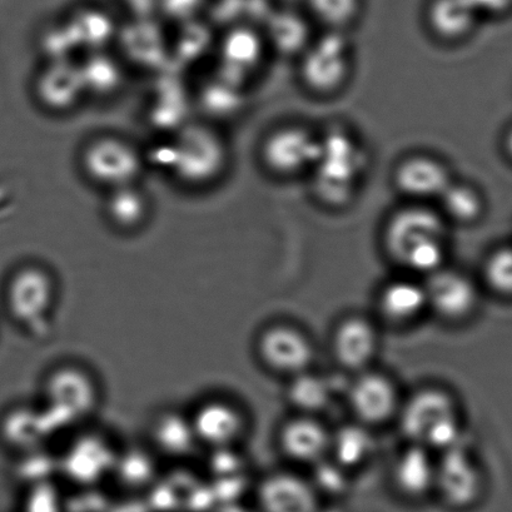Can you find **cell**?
Instances as JSON below:
<instances>
[{"mask_svg": "<svg viewBox=\"0 0 512 512\" xmlns=\"http://www.w3.org/2000/svg\"><path fill=\"white\" fill-rule=\"evenodd\" d=\"M375 452L372 429L355 420L331 432L330 459L352 472L364 467Z\"/></svg>", "mask_w": 512, "mask_h": 512, "instance_id": "obj_27", "label": "cell"}, {"mask_svg": "<svg viewBox=\"0 0 512 512\" xmlns=\"http://www.w3.org/2000/svg\"><path fill=\"white\" fill-rule=\"evenodd\" d=\"M206 4L207 0H159L158 11L172 21L188 23L196 21Z\"/></svg>", "mask_w": 512, "mask_h": 512, "instance_id": "obj_35", "label": "cell"}, {"mask_svg": "<svg viewBox=\"0 0 512 512\" xmlns=\"http://www.w3.org/2000/svg\"><path fill=\"white\" fill-rule=\"evenodd\" d=\"M481 21L471 0H429L426 3V26L432 36L442 43L467 41Z\"/></svg>", "mask_w": 512, "mask_h": 512, "instance_id": "obj_22", "label": "cell"}, {"mask_svg": "<svg viewBox=\"0 0 512 512\" xmlns=\"http://www.w3.org/2000/svg\"><path fill=\"white\" fill-rule=\"evenodd\" d=\"M36 91L43 106L53 112H67L77 106L86 89L79 67L68 61H53L39 73Z\"/></svg>", "mask_w": 512, "mask_h": 512, "instance_id": "obj_23", "label": "cell"}, {"mask_svg": "<svg viewBox=\"0 0 512 512\" xmlns=\"http://www.w3.org/2000/svg\"><path fill=\"white\" fill-rule=\"evenodd\" d=\"M502 151L505 156L512 162V124L506 129L504 136H502Z\"/></svg>", "mask_w": 512, "mask_h": 512, "instance_id": "obj_38", "label": "cell"}, {"mask_svg": "<svg viewBox=\"0 0 512 512\" xmlns=\"http://www.w3.org/2000/svg\"><path fill=\"white\" fill-rule=\"evenodd\" d=\"M454 178L444 159L426 152L407 154L392 171V185L406 202L427 205L439 201Z\"/></svg>", "mask_w": 512, "mask_h": 512, "instance_id": "obj_15", "label": "cell"}, {"mask_svg": "<svg viewBox=\"0 0 512 512\" xmlns=\"http://www.w3.org/2000/svg\"><path fill=\"white\" fill-rule=\"evenodd\" d=\"M331 429L321 417L293 414L277 431V446L291 464L313 467L330 455Z\"/></svg>", "mask_w": 512, "mask_h": 512, "instance_id": "obj_17", "label": "cell"}, {"mask_svg": "<svg viewBox=\"0 0 512 512\" xmlns=\"http://www.w3.org/2000/svg\"><path fill=\"white\" fill-rule=\"evenodd\" d=\"M81 164L89 180L109 191L134 185L142 171L141 152L126 139L113 136L89 142L83 149Z\"/></svg>", "mask_w": 512, "mask_h": 512, "instance_id": "obj_13", "label": "cell"}, {"mask_svg": "<svg viewBox=\"0 0 512 512\" xmlns=\"http://www.w3.org/2000/svg\"><path fill=\"white\" fill-rule=\"evenodd\" d=\"M134 18L151 17L158 11L159 0H119Z\"/></svg>", "mask_w": 512, "mask_h": 512, "instance_id": "obj_37", "label": "cell"}, {"mask_svg": "<svg viewBox=\"0 0 512 512\" xmlns=\"http://www.w3.org/2000/svg\"><path fill=\"white\" fill-rule=\"evenodd\" d=\"M67 24L76 43L91 46L94 42V47L107 41L114 29L112 18L98 8L79 9Z\"/></svg>", "mask_w": 512, "mask_h": 512, "instance_id": "obj_33", "label": "cell"}, {"mask_svg": "<svg viewBox=\"0 0 512 512\" xmlns=\"http://www.w3.org/2000/svg\"><path fill=\"white\" fill-rule=\"evenodd\" d=\"M479 280L482 290L492 295L512 298V245H501L491 250L481 263Z\"/></svg>", "mask_w": 512, "mask_h": 512, "instance_id": "obj_31", "label": "cell"}, {"mask_svg": "<svg viewBox=\"0 0 512 512\" xmlns=\"http://www.w3.org/2000/svg\"><path fill=\"white\" fill-rule=\"evenodd\" d=\"M464 422L459 397L445 386L427 384L404 396L395 424L405 442L439 454L465 440Z\"/></svg>", "mask_w": 512, "mask_h": 512, "instance_id": "obj_2", "label": "cell"}, {"mask_svg": "<svg viewBox=\"0 0 512 512\" xmlns=\"http://www.w3.org/2000/svg\"><path fill=\"white\" fill-rule=\"evenodd\" d=\"M486 487L485 472L465 440L437 454L434 497L445 509L474 510L484 499Z\"/></svg>", "mask_w": 512, "mask_h": 512, "instance_id": "obj_5", "label": "cell"}, {"mask_svg": "<svg viewBox=\"0 0 512 512\" xmlns=\"http://www.w3.org/2000/svg\"><path fill=\"white\" fill-rule=\"evenodd\" d=\"M477 13L484 18H500L512 12V0H471Z\"/></svg>", "mask_w": 512, "mask_h": 512, "instance_id": "obj_36", "label": "cell"}, {"mask_svg": "<svg viewBox=\"0 0 512 512\" xmlns=\"http://www.w3.org/2000/svg\"><path fill=\"white\" fill-rule=\"evenodd\" d=\"M190 417L198 442L213 449H231L248 431L246 412L220 397L203 401Z\"/></svg>", "mask_w": 512, "mask_h": 512, "instance_id": "obj_18", "label": "cell"}, {"mask_svg": "<svg viewBox=\"0 0 512 512\" xmlns=\"http://www.w3.org/2000/svg\"><path fill=\"white\" fill-rule=\"evenodd\" d=\"M53 424L43 409L19 406L8 411L0 422V437L12 449L28 450L47 439Z\"/></svg>", "mask_w": 512, "mask_h": 512, "instance_id": "obj_25", "label": "cell"}, {"mask_svg": "<svg viewBox=\"0 0 512 512\" xmlns=\"http://www.w3.org/2000/svg\"><path fill=\"white\" fill-rule=\"evenodd\" d=\"M442 217L452 226L471 227L482 221L487 211L484 192L470 181L452 180L435 203Z\"/></svg>", "mask_w": 512, "mask_h": 512, "instance_id": "obj_24", "label": "cell"}, {"mask_svg": "<svg viewBox=\"0 0 512 512\" xmlns=\"http://www.w3.org/2000/svg\"><path fill=\"white\" fill-rule=\"evenodd\" d=\"M98 52V51H97ZM84 89L96 94H109L121 84L122 71L117 59L94 52L92 58L79 66Z\"/></svg>", "mask_w": 512, "mask_h": 512, "instance_id": "obj_32", "label": "cell"}, {"mask_svg": "<svg viewBox=\"0 0 512 512\" xmlns=\"http://www.w3.org/2000/svg\"><path fill=\"white\" fill-rule=\"evenodd\" d=\"M425 283L429 315L449 326H462L480 311L484 290L477 278L447 263L422 278Z\"/></svg>", "mask_w": 512, "mask_h": 512, "instance_id": "obj_8", "label": "cell"}, {"mask_svg": "<svg viewBox=\"0 0 512 512\" xmlns=\"http://www.w3.org/2000/svg\"><path fill=\"white\" fill-rule=\"evenodd\" d=\"M321 133L300 123L272 129L263 139L260 157L263 166L278 178L310 175L320 156Z\"/></svg>", "mask_w": 512, "mask_h": 512, "instance_id": "obj_11", "label": "cell"}, {"mask_svg": "<svg viewBox=\"0 0 512 512\" xmlns=\"http://www.w3.org/2000/svg\"><path fill=\"white\" fill-rule=\"evenodd\" d=\"M429 315L424 280L406 275L381 283L375 295V318L382 326L409 328Z\"/></svg>", "mask_w": 512, "mask_h": 512, "instance_id": "obj_16", "label": "cell"}, {"mask_svg": "<svg viewBox=\"0 0 512 512\" xmlns=\"http://www.w3.org/2000/svg\"><path fill=\"white\" fill-rule=\"evenodd\" d=\"M273 9L272 0H217V12L230 27H261Z\"/></svg>", "mask_w": 512, "mask_h": 512, "instance_id": "obj_34", "label": "cell"}, {"mask_svg": "<svg viewBox=\"0 0 512 512\" xmlns=\"http://www.w3.org/2000/svg\"><path fill=\"white\" fill-rule=\"evenodd\" d=\"M437 454L405 442L391 464L390 482L395 494L407 502L432 499L435 491Z\"/></svg>", "mask_w": 512, "mask_h": 512, "instance_id": "obj_19", "label": "cell"}, {"mask_svg": "<svg viewBox=\"0 0 512 512\" xmlns=\"http://www.w3.org/2000/svg\"><path fill=\"white\" fill-rule=\"evenodd\" d=\"M354 48L347 32L322 31L297 59L302 86L316 97H333L354 73Z\"/></svg>", "mask_w": 512, "mask_h": 512, "instance_id": "obj_4", "label": "cell"}, {"mask_svg": "<svg viewBox=\"0 0 512 512\" xmlns=\"http://www.w3.org/2000/svg\"><path fill=\"white\" fill-rule=\"evenodd\" d=\"M380 323L375 317L349 313L333 325L330 351L340 369L355 375L375 366L381 350Z\"/></svg>", "mask_w": 512, "mask_h": 512, "instance_id": "obj_14", "label": "cell"}, {"mask_svg": "<svg viewBox=\"0 0 512 512\" xmlns=\"http://www.w3.org/2000/svg\"><path fill=\"white\" fill-rule=\"evenodd\" d=\"M149 213L148 198L134 185L109 191L106 215L113 226L122 231H134L146 222Z\"/></svg>", "mask_w": 512, "mask_h": 512, "instance_id": "obj_28", "label": "cell"}, {"mask_svg": "<svg viewBox=\"0 0 512 512\" xmlns=\"http://www.w3.org/2000/svg\"><path fill=\"white\" fill-rule=\"evenodd\" d=\"M222 76L241 84L260 73L270 51L260 27H230L221 43Z\"/></svg>", "mask_w": 512, "mask_h": 512, "instance_id": "obj_20", "label": "cell"}, {"mask_svg": "<svg viewBox=\"0 0 512 512\" xmlns=\"http://www.w3.org/2000/svg\"><path fill=\"white\" fill-rule=\"evenodd\" d=\"M96 377L84 367L59 365L43 384V410L54 425H72L94 414L101 400Z\"/></svg>", "mask_w": 512, "mask_h": 512, "instance_id": "obj_6", "label": "cell"}, {"mask_svg": "<svg viewBox=\"0 0 512 512\" xmlns=\"http://www.w3.org/2000/svg\"><path fill=\"white\" fill-rule=\"evenodd\" d=\"M450 230L436 206L405 202L387 217L381 245L402 273L426 278L449 263Z\"/></svg>", "mask_w": 512, "mask_h": 512, "instance_id": "obj_1", "label": "cell"}, {"mask_svg": "<svg viewBox=\"0 0 512 512\" xmlns=\"http://www.w3.org/2000/svg\"><path fill=\"white\" fill-rule=\"evenodd\" d=\"M260 28L270 53L296 61L316 37L307 13L287 8L273 9Z\"/></svg>", "mask_w": 512, "mask_h": 512, "instance_id": "obj_21", "label": "cell"}, {"mask_svg": "<svg viewBox=\"0 0 512 512\" xmlns=\"http://www.w3.org/2000/svg\"><path fill=\"white\" fill-rule=\"evenodd\" d=\"M255 349L260 364L286 380L313 369L317 357L310 333L288 321L272 322L263 328L256 338Z\"/></svg>", "mask_w": 512, "mask_h": 512, "instance_id": "obj_9", "label": "cell"}, {"mask_svg": "<svg viewBox=\"0 0 512 512\" xmlns=\"http://www.w3.org/2000/svg\"><path fill=\"white\" fill-rule=\"evenodd\" d=\"M153 436L159 449L166 454L181 456L192 450L198 442L191 417L168 412L157 417Z\"/></svg>", "mask_w": 512, "mask_h": 512, "instance_id": "obj_30", "label": "cell"}, {"mask_svg": "<svg viewBox=\"0 0 512 512\" xmlns=\"http://www.w3.org/2000/svg\"><path fill=\"white\" fill-rule=\"evenodd\" d=\"M352 376L346 395L352 420L372 430L394 424L405 396L394 377L376 366Z\"/></svg>", "mask_w": 512, "mask_h": 512, "instance_id": "obj_12", "label": "cell"}, {"mask_svg": "<svg viewBox=\"0 0 512 512\" xmlns=\"http://www.w3.org/2000/svg\"><path fill=\"white\" fill-rule=\"evenodd\" d=\"M56 278L46 267L29 263L13 272L6 287V306L18 325L41 331L57 302Z\"/></svg>", "mask_w": 512, "mask_h": 512, "instance_id": "obj_10", "label": "cell"}, {"mask_svg": "<svg viewBox=\"0 0 512 512\" xmlns=\"http://www.w3.org/2000/svg\"><path fill=\"white\" fill-rule=\"evenodd\" d=\"M285 399L293 414L321 417L333 401V387L325 375L315 369L287 379Z\"/></svg>", "mask_w": 512, "mask_h": 512, "instance_id": "obj_26", "label": "cell"}, {"mask_svg": "<svg viewBox=\"0 0 512 512\" xmlns=\"http://www.w3.org/2000/svg\"><path fill=\"white\" fill-rule=\"evenodd\" d=\"M365 151L354 134L344 128L321 133L320 156L313 167L315 196L330 208H344L354 200L366 167Z\"/></svg>", "mask_w": 512, "mask_h": 512, "instance_id": "obj_3", "label": "cell"}, {"mask_svg": "<svg viewBox=\"0 0 512 512\" xmlns=\"http://www.w3.org/2000/svg\"><path fill=\"white\" fill-rule=\"evenodd\" d=\"M227 143L221 134L207 126L183 128L171 144V169L183 183L207 185L225 172Z\"/></svg>", "mask_w": 512, "mask_h": 512, "instance_id": "obj_7", "label": "cell"}, {"mask_svg": "<svg viewBox=\"0 0 512 512\" xmlns=\"http://www.w3.org/2000/svg\"><path fill=\"white\" fill-rule=\"evenodd\" d=\"M305 3L307 16L323 31H349L364 9V0H305Z\"/></svg>", "mask_w": 512, "mask_h": 512, "instance_id": "obj_29", "label": "cell"}]
</instances>
